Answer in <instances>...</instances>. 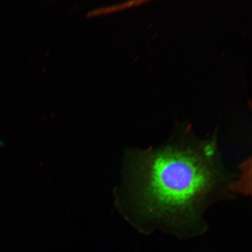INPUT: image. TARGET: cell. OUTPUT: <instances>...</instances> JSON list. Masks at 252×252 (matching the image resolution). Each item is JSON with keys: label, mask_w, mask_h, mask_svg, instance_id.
I'll use <instances>...</instances> for the list:
<instances>
[{"label": "cell", "mask_w": 252, "mask_h": 252, "mask_svg": "<svg viewBox=\"0 0 252 252\" xmlns=\"http://www.w3.org/2000/svg\"><path fill=\"white\" fill-rule=\"evenodd\" d=\"M219 157L214 139L171 141L138 153L131 191L140 219L177 235L200 232L203 212L227 183Z\"/></svg>", "instance_id": "6da1fadb"}]
</instances>
